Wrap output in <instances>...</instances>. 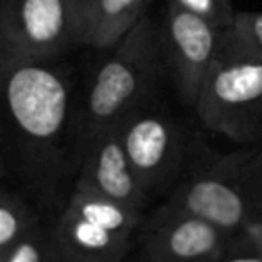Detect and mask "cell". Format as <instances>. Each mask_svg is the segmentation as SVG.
<instances>
[{
	"mask_svg": "<svg viewBox=\"0 0 262 262\" xmlns=\"http://www.w3.org/2000/svg\"><path fill=\"white\" fill-rule=\"evenodd\" d=\"M2 176L43 215L58 217L83 160L81 104L63 58H0Z\"/></svg>",
	"mask_w": 262,
	"mask_h": 262,
	"instance_id": "cell-1",
	"label": "cell"
},
{
	"mask_svg": "<svg viewBox=\"0 0 262 262\" xmlns=\"http://www.w3.org/2000/svg\"><path fill=\"white\" fill-rule=\"evenodd\" d=\"M167 203L233 235L262 223V146L219 153L192 137L185 167Z\"/></svg>",
	"mask_w": 262,
	"mask_h": 262,
	"instance_id": "cell-2",
	"label": "cell"
},
{
	"mask_svg": "<svg viewBox=\"0 0 262 262\" xmlns=\"http://www.w3.org/2000/svg\"><path fill=\"white\" fill-rule=\"evenodd\" d=\"M164 69L160 27L147 13L110 49L88 81L81 104L83 153L94 139L119 127L133 112L155 101Z\"/></svg>",
	"mask_w": 262,
	"mask_h": 262,
	"instance_id": "cell-3",
	"label": "cell"
},
{
	"mask_svg": "<svg viewBox=\"0 0 262 262\" xmlns=\"http://www.w3.org/2000/svg\"><path fill=\"white\" fill-rule=\"evenodd\" d=\"M194 112L207 129L237 144L262 146V59L221 43Z\"/></svg>",
	"mask_w": 262,
	"mask_h": 262,
	"instance_id": "cell-4",
	"label": "cell"
},
{
	"mask_svg": "<svg viewBox=\"0 0 262 262\" xmlns=\"http://www.w3.org/2000/svg\"><path fill=\"white\" fill-rule=\"evenodd\" d=\"M144 210L74 189L54 219L61 262H119L139 243Z\"/></svg>",
	"mask_w": 262,
	"mask_h": 262,
	"instance_id": "cell-5",
	"label": "cell"
},
{
	"mask_svg": "<svg viewBox=\"0 0 262 262\" xmlns=\"http://www.w3.org/2000/svg\"><path fill=\"white\" fill-rule=\"evenodd\" d=\"M131 167L147 196H157L178 183L192 137L155 101L133 112L119 126Z\"/></svg>",
	"mask_w": 262,
	"mask_h": 262,
	"instance_id": "cell-6",
	"label": "cell"
},
{
	"mask_svg": "<svg viewBox=\"0 0 262 262\" xmlns=\"http://www.w3.org/2000/svg\"><path fill=\"white\" fill-rule=\"evenodd\" d=\"M79 47L63 0H0V58L59 59Z\"/></svg>",
	"mask_w": 262,
	"mask_h": 262,
	"instance_id": "cell-7",
	"label": "cell"
},
{
	"mask_svg": "<svg viewBox=\"0 0 262 262\" xmlns=\"http://www.w3.org/2000/svg\"><path fill=\"white\" fill-rule=\"evenodd\" d=\"M223 31L225 29L165 2L160 26L162 52L180 101L187 108L196 110L205 81L221 52Z\"/></svg>",
	"mask_w": 262,
	"mask_h": 262,
	"instance_id": "cell-8",
	"label": "cell"
},
{
	"mask_svg": "<svg viewBox=\"0 0 262 262\" xmlns=\"http://www.w3.org/2000/svg\"><path fill=\"white\" fill-rule=\"evenodd\" d=\"M241 235L165 203L144 217L137 243L151 262H217Z\"/></svg>",
	"mask_w": 262,
	"mask_h": 262,
	"instance_id": "cell-9",
	"label": "cell"
},
{
	"mask_svg": "<svg viewBox=\"0 0 262 262\" xmlns=\"http://www.w3.org/2000/svg\"><path fill=\"white\" fill-rule=\"evenodd\" d=\"M74 189L88 190L137 210H144L149 200L131 167L119 127L104 131L84 147Z\"/></svg>",
	"mask_w": 262,
	"mask_h": 262,
	"instance_id": "cell-10",
	"label": "cell"
},
{
	"mask_svg": "<svg viewBox=\"0 0 262 262\" xmlns=\"http://www.w3.org/2000/svg\"><path fill=\"white\" fill-rule=\"evenodd\" d=\"M153 0H95L81 31L83 47L110 51L144 16Z\"/></svg>",
	"mask_w": 262,
	"mask_h": 262,
	"instance_id": "cell-11",
	"label": "cell"
},
{
	"mask_svg": "<svg viewBox=\"0 0 262 262\" xmlns=\"http://www.w3.org/2000/svg\"><path fill=\"white\" fill-rule=\"evenodd\" d=\"M45 223L41 210L16 187L0 190V255L8 253L15 244Z\"/></svg>",
	"mask_w": 262,
	"mask_h": 262,
	"instance_id": "cell-12",
	"label": "cell"
},
{
	"mask_svg": "<svg viewBox=\"0 0 262 262\" xmlns=\"http://www.w3.org/2000/svg\"><path fill=\"white\" fill-rule=\"evenodd\" d=\"M0 262H61L54 221H45L26 239L0 255Z\"/></svg>",
	"mask_w": 262,
	"mask_h": 262,
	"instance_id": "cell-13",
	"label": "cell"
},
{
	"mask_svg": "<svg viewBox=\"0 0 262 262\" xmlns=\"http://www.w3.org/2000/svg\"><path fill=\"white\" fill-rule=\"evenodd\" d=\"M223 47L262 59V11H237L223 31Z\"/></svg>",
	"mask_w": 262,
	"mask_h": 262,
	"instance_id": "cell-14",
	"label": "cell"
},
{
	"mask_svg": "<svg viewBox=\"0 0 262 262\" xmlns=\"http://www.w3.org/2000/svg\"><path fill=\"white\" fill-rule=\"evenodd\" d=\"M165 2L207 20L208 24L219 29H226L232 26L233 16L237 13L233 11L232 0H165Z\"/></svg>",
	"mask_w": 262,
	"mask_h": 262,
	"instance_id": "cell-15",
	"label": "cell"
},
{
	"mask_svg": "<svg viewBox=\"0 0 262 262\" xmlns=\"http://www.w3.org/2000/svg\"><path fill=\"white\" fill-rule=\"evenodd\" d=\"M221 262H262V253L255 248L246 233L239 237L230 250V253Z\"/></svg>",
	"mask_w": 262,
	"mask_h": 262,
	"instance_id": "cell-16",
	"label": "cell"
},
{
	"mask_svg": "<svg viewBox=\"0 0 262 262\" xmlns=\"http://www.w3.org/2000/svg\"><path fill=\"white\" fill-rule=\"evenodd\" d=\"M63 2H65L70 11V16H72L74 26H76V31H77V40H79V45H81V31H83L84 20H86L88 13H90L95 0H63Z\"/></svg>",
	"mask_w": 262,
	"mask_h": 262,
	"instance_id": "cell-17",
	"label": "cell"
},
{
	"mask_svg": "<svg viewBox=\"0 0 262 262\" xmlns=\"http://www.w3.org/2000/svg\"><path fill=\"white\" fill-rule=\"evenodd\" d=\"M244 233L250 237V241L255 244V248H257V250L262 253V223H253V225H248L246 230H244Z\"/></svg>",
	"mask_w": 262,
	"mask_h": 262,
	"instance_id": "cell-18",
	"label": "cell"
},
{
	"mask_svg": "<svg viewBox=\"0 0 262 262\" xmlns=\"http://www.w3.org/2000/svg\"><path fill=\"white\" fill-rule=\"evenodd\" d=\"M119 262H151L149 257H147L146 253H144V250L140 246H135L133 250L129 251V253L126 255L124 258H120Z\"/></svg>",
	"mask_w": 262,
	"mask_h": 262,
	"instance_id": "cell-19",
	"label": "cell"
},
{
	"mask_svg": "<svg viewBox=\"0 0 262 262\" xmlns=\"http://www.w3.org/2000/svg\"><path fill=\"white\" fill-rule=\"evenodd\" d=\"M217 262H221V260H217Z\"/></svg>",
	"mask_w": 262,
	"mask_h": 262,
	"instance_id": "cell-20",
	"label": "cell"
}]
</instances>
